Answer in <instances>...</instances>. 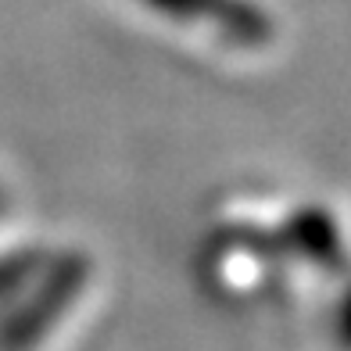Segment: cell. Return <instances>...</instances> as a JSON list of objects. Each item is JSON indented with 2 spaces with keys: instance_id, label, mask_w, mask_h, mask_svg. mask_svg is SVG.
I'll return each instance as SVG.
<instances>
[{
  "instance_id": "cell-1",
  "label": "cell",
  "mask_w": 351,
  "mask_h": 351,
  "mask_svg": "<svg viewBox=\"0 0 351 351\" xmlns=\"http://www.w3.org/2000/svg\"><path fill=\"white\" fill-rule=\"evenodd\" d=\"M143 4L176 22H208L241 47H262L273 40V22L251 0H143Z\"/></svg>"
},
{
  "instance_id": "cell-2",
  "label": "cell",
  "mask_w": 351,
  "mask_h": 351,
  "mask_svg": "<svg viewBox=\"0 0 351 351\" xmlns=\"http://www.w3.org/2000/svg\"><path fill=\"white\" fill-rule=\"evenodd\" d=\"M294 241L298 247L308 254V258L323 262L330 269H337L344 262V247H341V233L333 226V219L323 215V212H301L294 219Z\"/></svg>"
},
{
  "instance_id": "cell-3",
  "label": "cell",
  "mask_w": 351,
  "mask_h": 351,
  "mask_svg": "<svg viewBox=\"0 0 351 351\" xmlns=\"http://www.w3.org/2000/svg\"><path fill=\"white\" fill-rule=\"evenodd\" d=\"M337 330H341L344 344L351 348V287H348V294L341 298V305H337Z\"/></svg>"
}]
</instances>
